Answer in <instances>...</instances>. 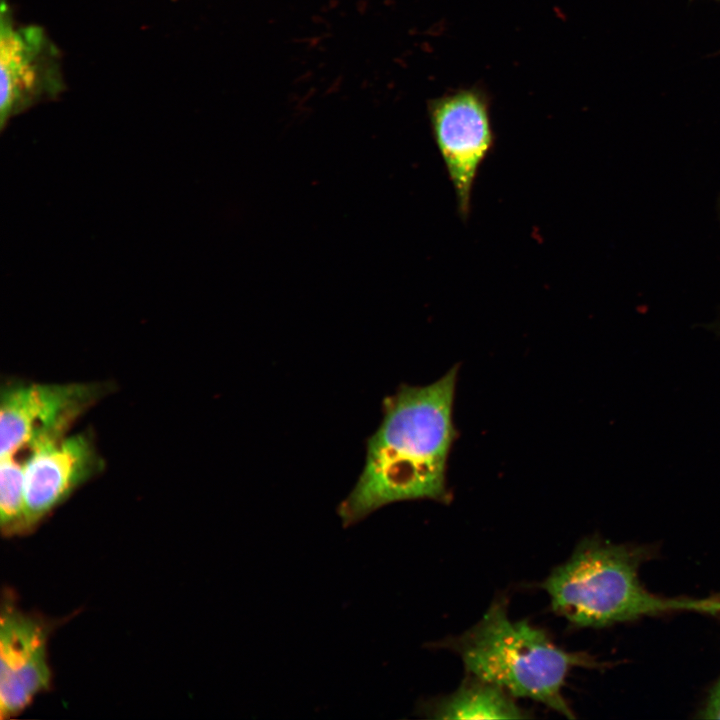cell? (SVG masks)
Instances as JSON below:
<instances>
[{"label":"cell","instance_id":"cell-5","mask_svg":"<svg viewBox=\"0 0 720 720\" xmlns=\"http://www.w3.org/2000/svg\"><path fill=\"white\" fill-rule=\"evenodd\" d=\"M103 393L102 385L90 383L7 386L0 400V456L64 436Z\"/></svg>","mask_w":720,"mask_h":720},{"label":"cell","instance_id":"cell-3","mask_svg":"<svg viewBox=\"0 0 720 720\" xmlns=\"http://www.w3.org/2000/svg\"><path fill=\"white\" fill-rule=\"evenodd\" d=\"M458 367L422 386L402 384L383 401L382 420L367 439L368 460L408 464L448 461L457 436L453 423Z\"/></svg>","mask_w":720,"mask_h":720},{"label":"cell","instance_id":"cell-6","mask_svg":"<svg viewBox=\"0 0 720 720\" xmlns=\"http://www.w3.org/2000/svg\"><path fill=\"white\" fill-rule=\"evenodd\" d=\"M1 127L15 115L65 88L58 48L37 25L15 24L9 5H1Z\"/></svg>","mask_w":720,"mask_h":720},{"label":"cell","instance_id":"cell-9","mask_svg":"<svg viewBox=\"0 0 720 720\" xmlns=\"http://www.w3.org/2000/svg\"><path fill=\"white\" fill-rule=\"evenodd\" d=\"M434 719H522L529 717L501 687L469 675L452 694L421 707Z\"/></svg>","mask_w":720,"mask_h":720},{"label":"cell","instance_id":"cell-4","mask_svg":"<svg viewBox=\"0 0 720 720\" xmlns=\"http://www.w3.org/2000/svg\"><path fill=\"white\" fill-rule=\"evenodd\" d=\"M490 107L487 92L479 87L449 91L427 105L432 136L454 188L462 220L470 214L478 170L495 144Z\"/></svg>","mask_w":720,"mask_h":720},{"label":"cell","instance_id":"cell-1","mask_svg":"<svg viewBox=\"0 0 720 720\" xmlns=\"http://www.w3.org/2000/svg\"><path fill=\"white\" fill-rule=\"evenodd\" d=\"M648 550L598 538L583 540L542 587L551 607L577 627H604L679 611L720 614V596L667 598L646 590L638 569Z\"/></svg>","mask_w":720,"mask_h":720},{"label":"cell","instance_id":"cell-11","mask_svg":"<svg viewBox=\"0 0 720 720\" xmlns=\"http://www.w3.org/2000/svg\"><path fill=\"white\" fill-rule=\"evenodd\" d=\"M701 717L705 719H720V679L712 688L706 704L701 711Z\"/></svg>","mask_w":720,"mask_h":720},{"label":"cell","instance_id":"cell-10","mask_svg":"<svg viewBox=\"0 0 720 720\" xmlns=\"http://www.w3.org/2000/svg\"><path fill=\"white\" fill-rule=\"evenodd\" d=\"M0 525L6 535L25 531L24 466L15 455L0 461Z\"/></svg>","mask_w":720,"mask_h":720},{"label":"cell","instance_id":"cell-2","mask_svg":"<svg viewBox=\"0 0 720 720\" xmlns=\"http://www.w3.org/2000/svg\"><path fill=\"white\" fill-rule=\"evenodd\" d=\"M442 645L461 657L469 675L568 718L575 717L562 693L568 673L575 667H599L588 654L556 646L528 621L511 620L505 599L495 600L474 626Z\"/></svg>","mask_w":720,"mask_h":720},{"label":"cell","instance_id":"cell-7","mask_svg":"<svg viewBox=\"0 0 720 720\" xmlns=\"http://www.w3.org/2000/svg\"><path fill=\"white\" fill-rule=\"evenodd\" d=\"M24 466L25 531L102 468V460L85 434L62 436L30 448Z\"/></svg>","mask_w":720,"mask_h":720},{"label":"cell","instance_id":"cell-8","mask_svg":"<svg viewBox=\"0 0 720 720\" xmlns=\"http://www.w3.org/2000/svg\"><path fill=\"white\" fill-rule=\"evenodd\" d=\"M47 633L36 619L6 606L0 620V716H15L47 689Z\"/></svg>","mask_w":720,"mask_h":720}]
</instances>
